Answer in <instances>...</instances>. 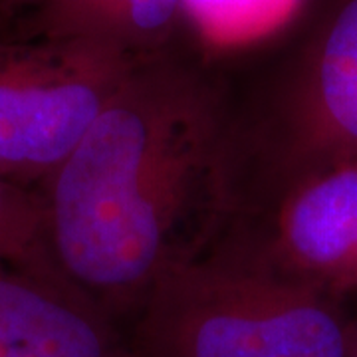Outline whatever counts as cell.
<instances>
[{"label":"cell","mask_w":357,"mask_h":357,"mask_svg":"<svg viewBox=\"0 0 357 357\" xmlns=\"http://www.w3.org/2000/svg\"><path fill=\"white\" fill-rule=\"evenodd\" d=\"M229 129L213 82L143 54L40 187L52 262L112 316L139 310L167 270L201 255L192 218L225 192Z\"/></svg>","instance_id":"6da1fadb"},{"label":"cell","mask_w":357,"mask_h":357,"mask_svg":"<svg viewBox=\"0 0 357 357\" xmlns=\"http://www.w3.org/2000/svg\"><path fill=\"white\" fill-rule=\"evenodd\" d=\"M139 357H347L351 321L332 296L262 256H201L171 266L139 306Z\"/></svg>","instance_id":"7a4b0ae2"},{"label":"cell","mask_w":357,"mask_h":357,"mask_svg":"<svg viewBox=\"0 0 357 357\" xmlns=\"http://www.w3.org/2000/svg\"><path fill=\"white\" fill-rule=\"evenodd\" d=\"M141 56L93 38L0 40V177L42 187Z\"/></svg>","instance_id":"3957f363"},{"label":"cell","mask_w":357,"mask_h":357,"mask_svg":"<svg viewBox=\"0 0 357 357\" xmlns=\"http://www.w3.org/2000/svg\"><path fill=\"white\" fill-rule=\"evenodd\" d=\"M278 163L298 181L357 159V0H340L284 91Z\"/></svg>","instance_id":"277c9868"},{"label":"cell","mask_w":357,"mask_h":357,"mask_svg":"<svg viewBox=\"0 0 357 357\" xmlns=\"http://www.w3.org/2000/svg\"><path fill=\"white\" fill-rule=\"evenodd\" d=\"M0 357H139L54 264H0Z\"/></svg>","instance_id":"5b68a950"},{"label":"cell","mask_w":357,"mask_h":357,"mask_svg":"<svg viewBox=\"0 0 357 357\" xmlns=\"http://www.w3.org/2000/svg\"><path fill=\"white\" fill-rule=\"evenodd\" d=\"M260 256L328 296L357 288V159L292 185Z\"/></svg>","instance_id":"8992f818"},{"label":"cell","mask_w":357,"mask_h":357,"mask_svg":"<svg viewBox=\"0 0 357 357\" xmlns=\"http://www.w3.org/2000/svg\"><path fill=\"white\" fill-rule=\"evenodd\" d=\"M185 0H48L30 13V38H93L133 54L165 50Z\"/></svg>","instance_id":"52a82bcc"},{"label":"cell","mask_w":357,"mask_h":357,"mask_svg":"<svg viewBox=\"0 0 357 357\" xmlns=\"http://www.w3.org/2000/svg\"><path fill=\"white\" fill-rule=\"evenodd\" d=\"M0 258L8 264H54L46 244V204L40 189L0 177Z\"/></svg>","instance_id":"ba28073f"},{"label":"cell","mask_w":357,"mask_h":357,"mask_svg":"<svg viewBox=\"0 0 357 357\" xmlns=\"http://www.w3.org/2000/svg\"><path fill=\"white\" fill-rule=\"evenodd\" d=\"M48 0H0V14H13L22 8L36 10L38 6L46 4Z\"/></svg>","instance_id":"9c48e42d"},{"label":"cell","mask_w":357,"mask_h":357,"mask_svg":"<svg viewBox=\"0 0 357 357\" xmlns=\"http://www.w3.org/2000/svg\"><path fill=\"white\" fill-rule=\"evenodd\" d=\"M357 357V321H351V342H349V356Z\"/></svg>","instance_id":"30bf717a"},{"label":"cell","mask_w":357,"mask_h":357,"mask_svg":"<svg viewBox=\"0 0 357 357\" xmlns=\"http://www.w3.org/2000/svg\"><path fill=\"white\" fill-rule=\"evenodd\" d=\"M0 264H8V262H4V260H2V258H0Z\"/></svg>","instance_id":"8fae6325"}]
</instances>
